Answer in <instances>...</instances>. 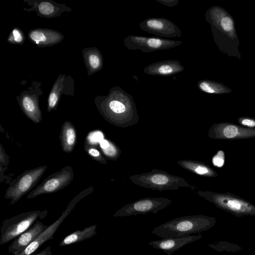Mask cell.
<instances>
[{"instance_id": "obj_1", "label": "cell", "mask_w": 255, "mask_h": 255, "mask_svg": "<svg viewBox=\"0 0 255 255\" xmlns=\"http://www.w3.org/2000/svg\"><path fill=\"white\" fill-rule=\"evenodd\" d=\"M205 20L211 26L214 40L220 51L241 59L240 41L233 16L225 8L215 5L207 10Z\"/></svg>"}, {"instance_id": "obj_2", "label": "cell", "mask_w": 255, "mask_h": 255, "mask_svg": "<svg viewBox=\"0 0 255 255\" xmlns=\"http://www.w3.org/2000/svg\"><path fill=\"white\" fill-rule=\"evenodd\" d=\"M216 219L203 215L183 216L172 219L154 228L151 233L161 238L188 236L207 231L214 226Z\"/></svg>"}, {"instance_id": "obj_3", "label": "cell", "mask_w": 255, "mask_h": 255, "mask_svg": "<svg viewBox=\"0 0 255 255\" xmlns=\"http://www.w3.org/2000/svg\"><path fill=\"white\" fill-rule=\"evenodd\" d=\"M98 111L106 119L131 111L134 105L132 97L119 86L111 88L108 95L95 98Z\"/></svg>"}, {"instance_id": "obj_4", "label": "cell", "mask_w": 255, "mask_h": 255, "mask_svg": "<svg viewBox=\"0 0 255 255\" xmlns=\"http://www.w3.org/2000/svg\"><path fill=\"white\" fill-rule=\"evenodd\" d=\"M47 211H31L5 220L0 229V245L14 240L32 226L38 218H45Z\"/></svg>"}, {"instance_id": "obj_5", "label": "cell", "mask_w": 255, "mask_h": 255, "mask_svg": "<svg viewBox=\"0 0 255 255\" xmlns=\"http://www.w3.org/2000/svg\"><path fill=\"white\" fill-rule=\"evenodd\" d=\"M47 168L46 165H41L22 173L11 182L4 198L10 199V205L16 203L36 186Z\"/></svg>"}, {"instance_id": "obj_6", "label": "cell", "mask_w": 255, "mask_h": 255, "mask_svg": "<svg viewBox=\"0 0 255 255\" xmlns=\"http://www.w3.org/2000/svg\"><path fill=\"white\" fill-rule=\"evenodd\" d=\"M73 178V168L67 165L47 176L27 195V198L32 199L42 194L57 192L69 185Z\"/></svg>"}, {"instance_id": "obj_7", "label": "cell", "mask_w": 255, "mask_h": 255, "mask_svg": "<svg viewBox=\"0 0 255 255\" xmlns=\"http://www.w3.org/2000/svg\"><path fill=\"white\" fill-rule=\"evenodd\" d=\"M93 187L90 186L75 196L69 203L60 217L48 226L26 249L19 255H32L46 241L53 239L54 234L65 219L69 215L76 204L82 198L92 193Z\"/></svg>"}, {"instance_id": "obj_8", "label": "cell", "mask_w": 255, "mask_h": 255, "mask_svg": "<svg viewBox=\"0 0 255 255\" xmlns=\"http://www.w3.org/2000/svg\"><path fill=\"white\" fill-rule=\"evenodd\" d=\"M124 45L129 50H140L143 52H151L168 49L181 45L179 40L160 37L128 35L124 40Z\"/></svg>"}, {"instance_id": "obj_9", "label": "cell", "mask_w": 255, "mask_h": 255, "mask_svg": "<svg viewBox=\"0 0 255 255\" xmlns=\"http://www.w3.org/2000/svg\"><path fill=\"white\" fill-rule=\"evenodd\" d=\"M208 199L218 208L236 216H255V205L239 198L227 195H215Z\"/></svg>"}, {"instance_id": "obj_10", "label": "cell", "mask_w": 255, "mask_h": 255, "mask_svg": "<svg viewBox=\"0 0 255 255\" xmlns=\"http://www.w3.org/2000/svg\"><path fill=\"white\" fill-rule=\"evenodd\" d=\"M170 201L167 199H145L128 204L117 210L114 217H125L150 212L156 214L159 210L167 207Z\"/></svg>"}, {"instance_id": "obj_11", "label": "cell", "mask_w": 255, "mask_h": 255, "mask_svg": "<svg viewBox=\"0 0 255 255\" xmlns=\"http://www.w3.org/2000/svg\"><path fill=\"white\" fill-rule=\"evenodd\" d=\"M139 25L143 31L159 37H180L182 35L181 31L175 23L163 17L147 18Z\"/></svg>"}, {"instance_id": "obj_12", "label": "cell", "mask_w": 255, "mask_h": 255, "mask_svg": "<svg viewBox=\"0 0 255 255\" xmlns=\"http://www.w3.org/2000/svg\"><path fill=\"white\" fill-rule=\"evenodd\" d=\"M47 227V226L37 220L29 229L13 240L7 249V252L13 255H19Z\"/></svg>"}, {"instance_id": "obj_13", "label": "cell", "mask_w": 255, "mask_h": 255, "mask_svg": "<svg viewBox=\"0 0 255 255\" xmlns=\"http://www.w3.org/2000/svg\"><path fill=\"white\" fill-rule=\"evenodd\" d=\"M202 237V235L199 234L165 238L151 241L149 245L154 249L163 251L167 255H172L173 253L184 246L199 240Z\"/></svg>"}, {"instance_id": "obj_14", "label": "cell", "mask_w": 255, "mask_h": 255, "mask_svg": "<svg viewBox=\"0 0 255 255\" xmlns=\"http://www.w3.org/2000/svg\"><path fill=\"white\" fill-rule=\"evenodd\" d=\"M29 40L40 47L51 46L61 42L64 35L60 32L47 28H35L28 32Z\"/></svg>"}, {"instance_id": "obj_15", "label": "cell", "mask_w": 255, "mask_h": 255, "mask_svg": "<svg viewBox=\"0 0 255 255\" xmlns=\"http://www.w3.org/2000/svg\"><path fill=\"white\" fill-rule=\"evenodd\" d=\"M17 99L21 111L28 119L35 124L42 121V115L39 105L38 97L36 95L22 92Z\"/></svg>"}, {"instance_id": "obj_16", "label": "cell", "mask_w": 255, "mask_h": 255, "mask_svg": "<svg viewBox=\"0 0 255 255\" xmlns=\"http://www.w3.org/2000/svg\"><path fill=\"white\" fill-rule=\"evenodd\" d=\"M184 67L177 60H166L151 63L143 69L151 76H170L182 72Z\"/></svg>"}, {"instance_id": "obj_17", "label": "cell", "mask_w": 255, "mask_h": 255, "mask_svg": "<svg viewBox=\"0 0 255 255\" xmlns=\"http://www.w3.org/2000/svg\"><path fill=\"white\" fill-rule=\"evenodd\" d=\"M59 139L62 150L66 153L72 152L77 142V131L73 124L69 121L62 125Z\"/></svg>"}, {"instance_id": "obj_18", "label": "cell", "mask_w": 255, "mask_h": 255, "mask_svg": "<svg viewBox=\"0 0 255 255\" xmlns=\"http://www.w3.org/2000/svg\"><path fill=\"white\" fill-rule=\"evenodd\" d=\"M83 57L87 69L88 75L101 70L103 67V58L100 50L96 47L85 48L83 51Z\"/></svg>"}, {"instance_id": "obj_19", "label": "cell", "mask_w": 255, "mask_h": 255, "mask_svg": "<svg viewBox=\"0 0 255 255\" xmlns=\"http://www.w3.org/2000/svg\"><path fill=\"white\" fill-rule=\"evenodd\" d=\"M97 225H91L85 227L82 230L75 231L68 235L60 243V247H64L89 239L95 236L96 231Z\"/></svg>"}, {"instance_id": "obj_20", "label": "cell", "mask_w": 255, "mask_h": 255, "mask_svg": "<svg viewBox=\"0 0 255 255\" xmlns=\"http://www.w3.org/2000/svg\"><path fill=\"white\" fill-rule=\"evenodd\" d=\"M65 78V75L60 74L57 78L51 89L47 100V111L48 112L56 110L57 108L63 92V82Z\"/></svg>"}, {"instance_id": "obj_21", "label": "cell", "mask_w": 255, "mask_h": 255, "mask_svg": "<svg viewBox=\"0 0 255 255\" xmlns=\"http://www.w3.org/2000/svg\"><path fill=\"white\" fill-rule=\"evenodd\" d=\"M198 89L210 94H224L232 92V90L223 84L208 79L201 80L197 83Z\"/></svg>"}, {"instance_id": "obj_22", "label": "cell", "mask_w": 255, "mask_h": 255, "mask_svg": "<svg viewBox=\"0 0 255 255\" xmlns=\"http://www.w3.org/2000/svg\"><path fill=\"white\" fill-rule=\"evenodd\" d=\"M36 3L34 4L36 5L34 8L39 16L46 17L56 16L57 12L60 10L59 7L52 1L44 0Z\"/></svg>"}, {"instance_id": "obj_23", "label": "cell", "mask_w": 255, "mask_h": 255, "mask_svg": "<svg viewBox=\"0 0 255 255\" xmlns=\"http://www.w3.org/2000/svg\"><path fill=\"white\" fill-rule=\"evenodd\" d=\"M84 148L88 155L93 160L100 163H106V160L94 144L86 138L84 141Z\"/></svg>"}, {"instance_id": "obj_24", "label": "cell", "mask_w": 255, "mask_h": 255, "mask_svg": "<svg viewBox=\"0 0 255 255\" xmlns=\"http://www.w3.org/2000/svg\"><path fill=\"white\" fill-rule=\"evenodd\" d=\"M25 39L22 31L17 27H14L10 32L7 41L11 44L21 45L24 42Z\"/></svg>"}, {"instance_id": "obj_25", "label": "cell", "mask_w": 255, "mask_h": 255, "mask_svg": "<svg viewBox=\"0 0 255 255\" xmlns=\"http://www.w3.org/2000/svg\"><path fill=\"white\" fill-rule=\"evenodd\" d=\"M240 133L239 128L234 125H228L225 126L223 130L222 134L224 137L228 138H232L237 136Z\"/></svg>"}, {"instance_id": "obj_26", "label": "cell", "mask_w": 255, "mask_h": 255, "mask_svg": "<svg viewBox=\"0 0 255 255\" xmlns=\"http://www.w3.org/2000/svg\"><path fill=\"white\" fill-rule=\"evenodd\" d=\"M9 161V157L6 153L4 148L0 144V173L2 176V173L4 172V170L8 165Z\"/></svg>"}, {"instance_id": "obj_27", "label": "cell", "mask_w": 255, "mask_h": 255, "mask_svg": "<svg viewBox=\"0 0 255 255\" xmlns=\"http://www.w3.org/2000/svg\"><path fill=\"white\" fill-rule=\"evenodd\" d=\"M152 183L158 185H164L168 182V178L161 174H156L151 177Z\"/></svg>"}, {"instance_id": "obj_28", "label": "cell", "mask_w": 255, "mask_h": 255, "mask_svg": "<svg viewBox=\"0 0 255 255\" xmlns=\"http://www.w3.org/2000/svg\"><path fill=\"white\" fill-rule=\"evenodd\" d=\"M213 162L215 165L218 167H221L224 164V153L223 151H219L218 153L214 157Z\"/></svg>"}, {"instance_id": "obj_29", "label": "cell", "mask_w": 255, "mask_h": 255, "mask_svg": "<svg viewBox=\"0 0 255 255\" xmlns=\"http://www.w3.org/2000/svg\"><path fill=\"white\" fill-rule=\"evenodd\" d=\"M103 153L109 157L114 156L116 153V149L111 143L110 142L109 146L106 149H102Z\"/></svg>"}, {"instance_id": "obj_30", "label": "cell", "mask_w": 255, "mask_h": 255, "mask_svg": "<svg viewBox=\"0 0 255 255\" xmlns=\"http://www.w3.org/2000/svg\"><path fill=\"white\" fill-rule=\"evenodd\" d=\"M156 1L168 7H172L178 4L179 0H156Z\"/></svg>"}, {"instance_id": "obj_31", "label": "cell", "mask_w": 255, "mask_h": 255, "mask_svg": "<svg viewBox=\"0 0 255 255\" xmlns=\"http://www.w3.org/2000/svg\"><path fill=\"white\" fill-rule=\"evenodd\" d=\"M32 255H52L51 247L50 246L47 247L40 252L33 254Z\"/></svg>"}, {"instance_id": "obj_32", "label": "cell", "mask_w": 255, "mask_h": 255, "mask_svg": "<svg viewBox=\"0 0 255 255\" xmlns=\"http://www.w3.org/2000/svg\"><path fill=\"white\" fill-rule=\"evenodd\" d=\"M242 124L243 125L250 127H253L255 126V121L251 119H245L242 120Z\"/></svg>"}, {"instance_id": "obj_33", "label": "cell", "mask_w": 255, "mask_h": 255, "mask_svg": "<svg viewBox=\"0 0 255 255\" xmlns=\"http://www.w3.org/2000/svg\"><path fill=\"white\" fill-rule=\"evenodd\" d=\"M195 171L199 174H204L208 172V169L206 167L199 166L195 169Z\"/></svg>"}, {"instance_id": "obj_34", "label": "cell", "mask_w": 255, "mask_h": 255, "mask_svg": "<svg viewBox=\"0 0 255 255\" xmlns=\"http://www.w3.org/2000/svg\"><path fill=\"white\" fill-rule=\"evenodd\" d=\"M110 144V142L106 139H102L100 142V145L101 149H106L107 148Z\"/></svg>"}]
</instances>
